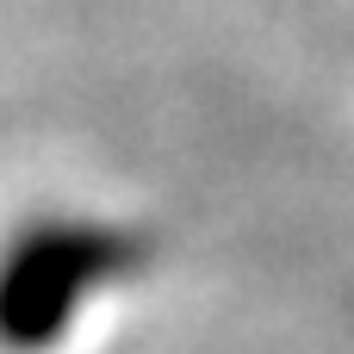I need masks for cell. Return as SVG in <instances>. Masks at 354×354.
Masks as SVG:
<instances>
[{
    "instance_id": "cell-1",
    "label": "cell",
    "mask_w": 354,
    "mask_h": 354,
    "mask_svg": "<svg viewBox=\"0 0 354 354\" xmlns=\"http://www.w3.org/2000/svg\"><path fill=\"white\" fill-rule=\"evenodd\" d=\"M149 268V236L112 218H37L0 249V354H50Z\"/></svg>"
}]
</instances>
